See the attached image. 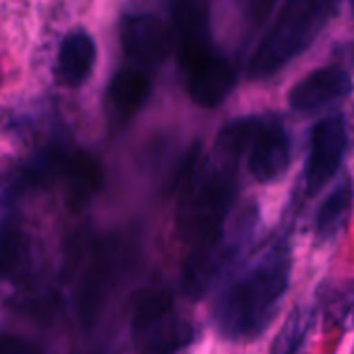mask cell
Returning a JSON list of instances; mask_svg holds the SVG:
<instances>
[{"instance_id": "obj_1", "label": "cell", "mask_w": 354, "mask_h": 354, "mask_svg": "<svg viewBox=\"0 0 354 354\" xmlns=\"http://www.w3.org/2000/svg\"><path fill=\"white\" fill-rule=\"evenodd\" d=\"M290 241L286 234H278L249 255V261L222 288L214 307L218 332L234 342L259 338L280 313L290 286Z\"/></svg>"}, {"instance_id": "obj_2", "label": "cell", "mask_w": 354, "mask_h": 354, "mask_svg": "<svg viewBox=\"0 0 354 354\" xmlns=\"http://www.w3.org/2000/svg\"><path fill=\"white\" fill-rule=\"evenodd\" d=\"M172 10L174 46L187 91L195 104L216 108L234 89L236 71L212 37L205 4L180 2Z\"/></svg>"}, {"instance_id": "obj_3", "label": "cell", "mask_w": 354, "mask_h": 354, "mask_svg": "<svg viewBox=\"0 0 354 354\" xmlns=\"http://www.w3.org/2000/svg\"><path fill=\"white\" fill-rule=\"evenodd\" d=\"M336 10L338 4L334 2H286L274 19L272 27L257 44L255 52L251 54L247 64L249 77L255 81L274 77L280 68H284L317 39Z\"/></svg>"}, {"instance_id": "obj_4", "label": "cell", "mask_w": 354, "mask_h": 354, "mask_svg": "<svg viewBox=\"0 0 354 354\" xmlns=\"http://www.w3.org/2000/svg\"><path fill=\"white\" fill-rule=\"evenodd\" d=\"M216 149L234 160L245 156L251 176L263 185L284 176L292 156L290 135L284 120L276 114H253L230 120L220 131Z\"/></svg>"}, {"instance_id": "obj_5", "label": "cell", "mask_w": 354, "mask_h": 354, "mask_svg": "<svg viewBox=\"0 0 354 354\" xmlns=\"http://www.w3.org/2000/svg\"><path fill=\"white\" fill-rule=\"evenodd\" d=\"M131 334L139 354H176L195 338L191 322L164 290H145L137 297Z\"/></svg>"}, {"instance_id": "obj_6", "label": "cell", "mask_w": 354, "mask_h": 354, "mask_svg": "<svg viewBox=\"0 0 354 354\" xmlns=\"http://www.w3.org/2000/svg\"><path fill=\"white\" fill-rule=\"evenodd\" d=\"M348 151V122L342 114H332L315 122L309 135V153L303 172L307 195L319 193L338 174Z\"/></svg>"}, {"instance_id": "obj_7", "label": "cell", "mask_w": 354, "mask_h": 354, "mask_svg": "<svg viewBox=\"0 0 354 354\" xmlns=\"http://www.w3.org/2000/svg\"><path fill=\"white\" fill-rule=\"evenodd\" d=\"M118 31L129 64L147 73L158 68L174 46V33L153 12H127L120 19Z\"/></svg>"}, {"instance_id": "obj_8", "label": "cell", "mask_w": 354, "mask_h": 354, "mask_svg": "<svg viewBox=\"0 0 354 354\" xmlns=\"http://www.w3.org/2000/svg\"><path fill=\"white\" fill-rule=\"evenodd\" d=\"M354 91L351 73L338 64L322 66L311 71L307 77L297 81V85L288 93V102L297 112H317L330 108L332 104L348 97Z\"/></svg>"}, {"instance_id": "obj_9", "label": "cell", "mask_w": 354, "mask_h": 354, "mask_svg": "<svg viewBox=\"0 0 354 354\" xmlns=\"http://www.w3.org/2000/svg\"><path fill=\"white\" fill-rule=\"evenodd\" d=\"M97 60V46L91 33L83 27H75L58 44L54 60V79L62 87H79L93 73Z\"/></svg>"}, {"instance_id": "obj_10", "label": "cell", "mask_w": 354, "mask_h": 354, "mask_svg": "<svg viewBox=\"0 0 354 354\" xmlns=\"http://www.w3.org/2000/svg\"><path fill=\"white\" fill-rule=\"evenodd\" d=\"M151 77L147 71L127 64L114 73L106 89V112L114 124H124L147 102Z\"/></svg>"}, {"instance_id": "obj_11", "label": "cell", "mask_w": 354, "mask_h": 354, "mask_svg": "<svg viewBox=\"0 0 354 354\" xmlns=\"http://www.w3.org/2000/svg\"><path fill=\"white\" fill-rule=\"evenodd\" d=\"M354 187L353 180L344 176L332 193L322 201L317 214H315V236L319 243H330L340 236L344 230L351 212H353Z\"/></svg>"}, {"instance_id": "obj_12", "label": "cell", "mask_w": 354, "mask_h": 354, "mask_svg": "<svg viewBox=\"0 0 354 354\" xmlns=\"http://www.w3.org/2000/svg\"><path fill=\"white\" fill-rule=\"evenodd\" d=\"M317 311L336 328L354 330V280L324 284L317 292Z\"/></svg>"}, {"instance_id": "obj_13", "label": "cell", "mask_w": 354, "mask_h": 354, "mask_svg": "<svg viewBox=\"0 0 354 354\" xmlns=\"http://www.w3.org/2000/svg\"><path fill=\"white\" fill-rule=\"evenodd\" d=\"M317 307H309V305H297L286 322L282 324V330L278 332V336L272 342V351L270 354H299L303 351L313 326H315V317H317Z\"/></svg>"}, {"instance_id": "obj_14", "label": "cell", "mask_w": 354, "mask_h": 354, "mask_svg": "<svg viewBox=\"0 0 354 354\" xmlns=\"http://www.w3.org/2000/svg\"><path fill=\"white\" fill-rule=\"evenodd\" d=\"M353 8H354V6H353Z\"/></svg>"}]
</instances>
